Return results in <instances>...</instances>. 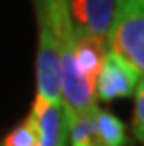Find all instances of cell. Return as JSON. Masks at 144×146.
Masks as SVG:
<instances>
[{"instance_id":"cell-1","label":"cell","mask_w":144,"mask_h":146,"mask_svg":"<svg viewBox=\"0 0 144 146\" xmlns=\"http://www.w3.org/2000/svg\"><path fill=\"white\" fill-rule=\"evenodd\" d=\"M109 49L127 58L144 75V0H114Z\"/></svg>"},{"instance_id":"cell-2","label":"cell","mask_w":144,"mask_h":146,"mask_svg":"<svg viewBox=\"0 0 144 146\" xmlns=\"http://www.w3.org/2000/svg\"><path fill=\"white\" fill-rule=\"evenodd\" d=\"M38 19V58H36V82L39 98L62 103L60 96V54L58 41L52 32L47 13L39 6H34Z\"/></svg>"},{"instance_id":"cell-3","label":"cell","mask_w":144,"mask_h":146,"mask_svg":"<svg viewBox=\"0 0 144 146\" xmlns=\"http://www.w3.org/2000/svg\"><path fill=\"white\" fill-rule=\"evenodd\" d=\"M140 77L142 73L127 58L109 49L96 75V99L109 103L114 99L131 98Z\"/></svg>"},{"instance_id":"cell-4","label":"cell","mask_w":144,"mask_h":146,"mask_svg":"<svg viewBox=\"0 0 144 146\" xmlns=\"http://www.w3.org/2000/svg\"><path fill=\"white\" fill-rule=\"evenodd\" d=\"M68 9L75 30L86 32L109 45L114 0H68Z\"/></svg>"},{"instance_id":"cell-5","label":"cell","mask_w":144,"mask_h":146,"mask_svg":"<svg viewBox=\"0 0 144 146\" xmlns=\"http://www.w3.org/2000/svg\"><path fill=\"white\" fill-rule=\"evenodd\" d=\"M30 116L38 129L39 146H68V118L62 103H52L36 96Z\"/></svg>"},{"instance_id":"cell-6","label":"cell","mask_w":144,"mask_h":146,"mask_svg":"<svg viewBox=\"0 0 144 146\" xmlns=\"http://www.w3.org/2000/svg\"><path fill=\"white\" fill-rule=\"evenodd\" d=\"M109 51V45L101 39L94 38L86 32L73 28V52L79 71L86 79L96 82V75L99 71V66L103 62V56Z\"/></svg>"},{"instance_id":"cell-7","label":"cell","mask_w":144,"mask_h":146,"mask_svg":"<svg viewBox=\"0 0 144 146\" xmlns=\"http://www.w3.org/2000/svg\"><path fill=\"white\" fill-rule=\"evenodd\" d=\"M94 125H96V135L101 146H123L125 125L116 114L98 109L94 112Z\"/></svg>"},{"instance_id":"cell-8","label":"cell","mask_w":144,"mask_h":146,"mask_svg":"<svg viewBox=\"0 0 144 146\" xmlns=\"http://www.w3.org/2000/svg\"><path fill=\"white\" fill-rule=\"evenodd\" d=\"M0 146H39L38 129H36L34 118L28 114L21 124H17L6 135Z\"/></svg>"},{"instance_id":"cell-9","label":"cell","mask_w":144,"mask_h":146,"mask_svg":"<svg viewBox=\"0 0 144 146\" xmlns=\"http://www.w3.org/2000/svg\"><path fill=\"white\" fill-rule=\"evenodd\" d=\"M133 131L144 144V75L135 88V111H133Z\"/></svg>"},{"instance_id":"cell-10","label":"cell","mask_w":144,"mask_h":146,"mask_svg":"<svg viewBox=\"0 0 144 146\" xmlns=\"http://www.w3.org/2000/svg\"><path fill=\"white\" fill-rule=\"evenodd\" d=\"M98 146H101V144H98Z\"/></svg>"}]
</instances>
